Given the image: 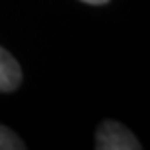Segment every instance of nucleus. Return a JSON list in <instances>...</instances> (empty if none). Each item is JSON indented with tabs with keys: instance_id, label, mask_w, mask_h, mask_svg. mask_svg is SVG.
<instances>
[{
	"instance_id": "obj_1",
	"label": "nucleus",
	"mask_w": 150,
	"mask_h": 150,
	"mask_svg": "<svg viewBox=\"0 0 150 150\" xmlns=\"http://www.w3.org/2000/svg\"><path fill=\"white\" fill-rule=\"evenodd\" d=\"M98 150H139L140 144L127 127L117 121H103L96 133Z\"/></svg>"
},
{
	"instance_id": "obj_2",
	"label": "nucleus",
	"mask_w": 150,
	"mask_h": 150,
	"mask_svg": "<svg viewBox=\"0 0 150 150\" xmlns=\"http://www.w3.org/2000/svg\"><path fill=\"white\" fill-rule=\"evenodd\" d=\"M22 84V70L16 59L0 47V92H14Z\"/></svg>"
},
{
	"instance_id": "obj_3",
	"label": "nucleus",
	"mask_w": 150,
	"mask_h": 150,
	"mask_svg": "<svg viewBox=\"0 0 150 150\" xmlns=\"http://www.w3.org/2000/svg\"><path fill=\"white\" fill-rule=\"evenodd\" d=\"M25 144L12 133L10 129L0 125V150H23Z\"/></svg>"
},
{
	"instance_id": "obj_4",
	"label": "nucleus",
	"mask_w": 150,
	"mask_h": 150,
	"mask_svg": "<svg viewBox=\"0 0 150 150\" xmlns=\"http://www.w3.org/2000/svg\"><path fill=\"white\" fill-rule=\"evenodd\" d=\"M82 2H86V4H105L109 0H82Z\"/></svg>"
}]
</instances>
